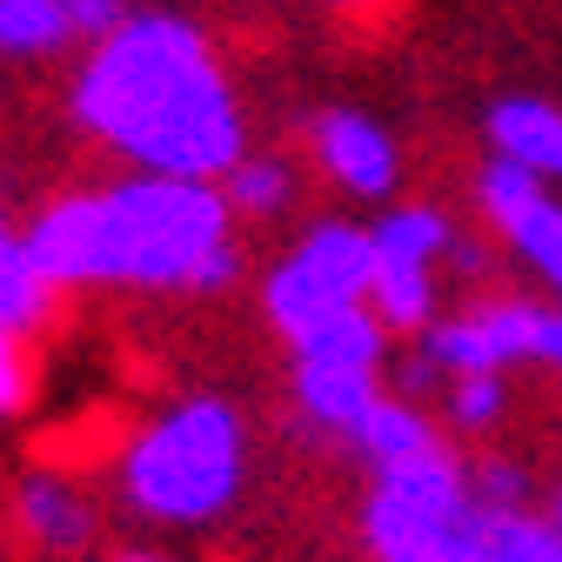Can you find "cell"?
<instances>
[{"instance_id":"1","label":"cell","mask_w":562,"mask_h":562,"mask_svg":"<svg viewBox=\"0 0 562 562\" xmlns=\"http://www.w3.org/2000/svg\"><path fill=\"white\" fill-rule=\"evenodd\" d=\"M75 121L140 175L222 181L241 161V108L181 14H134L75 75Z\"/></svg>"},{"instance_id":"2","label":"cell","mask_w":562,"mask_h":562,"mask_svg":"<svg viewBox=\"0 0 562 562\" xmlns=\"http://www.w3.org/2000/svg\"><path fill=\"white\" fill-rule=\"evenodd\" d=\"M47 289H222L235 274L228 201L215 181L127 175L94 194H67L21 235Z\"/></svg>"},{"instance_id":"3","label":"cell","mask_w":562,"mask_h":562,"mask_svg":"<svg viewBox=\"0 0 562 562\" xmlns=\"http://www.w3.org/2000/svg\"><path fill=\"white\" fill-rule=\"evenodd\" d=\"M241 475V422L222 402H181L155 429H140L121 482L134 509L161 522H201L235 496Z\"/></svg>"},{"instance_id":"4","label":"cell","mask_w":562,"mask_h":562,"mask_svg":"<svg viewBox=\"0 0 562 562\" xmlns=\"http://www.w3.org/2000/svg\"><path fill=\"white\" fill-rule=\"evenodd\" d=\"M369 274H375V241L369 228L348 222H322L308 228V241L268 274V315L274 328L302 341L315 328H328L348 308H369Z\"/></svg>"},{"instance_id":"5","label":"cell","mask_w":562,"mask_h":562,"mask_svg":"<svg viewBox=\"0 0 562 562\" xmlns=\"http://www.w3.org/2000/svg\"><path fill=\"white\" fill-rule=\"evenodd\" d=\"M549 335V308L536 302H482L456 322L429 328V369H456V375H503L522 356H542Z\"/></svg>"},{"instance_id":"6","label":"cell","mask_w":562,"mask_h":562,"mask_svg":"<svg viewBox=\"0 0 562 562\" xmlns=\"http://www.w3.org/2000/svg\"><path fill=\"white\" fill-rule=\"evenodd\" d=\"M482 207H488V222L503 228V241L549 281V289L562 295V207L549 201V188L509 161H488L482 181H475Z\"/></svg>"},{"instance_id":"7","label":"cell","mask_w":562,"mask_h":562,"mask_svg":"<svg viewBox=\"0 0 562 562\" xmlns=\"http://www.w3.org/2000/svg\"><path fill=\"white\" fill-rule=\"evenodd\" d=\"M315 155H322L328 181L348 188V194H362V201L395 194L402 155H395L389 127L369 121V114H356V108H328V114H315Z\"/></svg>"},{"instance_id":"8","label":"cell","mask_w":562,"mask_h":562,"mask_svg":"<svg viewBox=\"0 0 562 562\" xmlns=\"http://www.w3.org/2000/svg\"><path fill=\"white\" fill-rule=\"evenodd\" d=\"M488 148H496V161H509L536 181H562V108L529 101V94L496 101L488 108Z\"/></svg>"},{"instance_id":"9","label":"cell","mask_w":562,"mask_h":562,"mask_svg":"<svg viewBox=\"0 0 562 562\" xmlns=\"http://www.w3.org/2000/svg\"><path fill=\"white\" fill-rule=\"evenodd\" d=\"M14 516L27 529V542L41 549H81L94 536V509L81 496V482H54V475H27L21 496H14Z\"/></svg>"},{"instance_id":"10","label":"cell","mask_w":562,"mask_h":562,"mask_svg":"<svg viewBox=\"0 0 562 562\" xmlns=\"http://www.w3.org/2000/svg\"><path fill=\"white\" fill-rule=\"evenodd\" d=\"M54 295H60V289H47V281L34 274L21 235L8 228V215H0V328L34 335V328L54 315Z\"/></svg>"},{"instance_id":"11","label":"cell","mask_w":562,"mask_h":562,"mask_svg":"<svg viewBox=\"0 0 562 562\" xmlns=\"http://www.w3.org/2000/svg\"><path fill=\"white\" fill-rule=\"evenodd\" d=\"M222 201L228 215H281V207H295V168L289 161H268V155H241L228 175H222Z\"/></svg>"},{"instance_id":"12","label":"cell","mask_w":562,"mask_h":562,"mask_svg":"<svg viewBox=\"0 0 562 562\" xmlns=\"http://www.w3.org/2000/svg\"><path fill=\"white\" fill-rule=\"evenodd\" d=\"M75 41L67 0H0V54L27 60V54H54Z\"/></svg>"},{"instance_id":"13","label":"cell","mask_w":562,"mask_h":562,"mask_svg":"<svg viewBox=\"0 0 562 562\" xmlns=\"http://www.w3.org/2000/svg\"><path fill=\"white\" fill-rule=\"evenodd\" d=\"M34 395V335L0 328V422L21 415Z\"/></svg>"},{"instance_id":"14","label":"cell","mask_w":562,"mask_h":562,"mask_svg":"<svg viewBox=\"0 0 562 562\" xmlns=\"http://www.w3.org/2000/svg\"><path fill=\"white\" fill-rule=\"evenodd\" d=\"M503 402H509L503 375H456L449 382V415L462 422V429H488V422L503 415Z\"/></svg>"},{"instance_id":"15","label":"cell","mask_w":562,"mask_h":562,"mask_svg":"<svg viewBox=\"0 0 562 562\" xmlns=\"http://www.w3.org/2000/svg\"><path fill=\"white\" fill-rule=\"evenodd\" d=\"M67 21H75V41H108V34H121L127 21H134V8L127 0H67Z\"/></svg>"},{"instance_id":"16","label":"cell","mask_w":562,"mask_h":562,"mask_svg":"<svg viewBox=\"0 0 562 562\" xmlns=\"http://www.w3.org/2000/svg\"><path fill=\"white\" fill-rule=\"evenodd\" d=\"M542 356L562 369V315H549V335H542Z\"/></svg>"},{"instance_id":"17","label":"cell","mask_w":562,"mask_h":562,"mask_svg":"<svg viewBox=\"0 0 562 562\" xmlns=\"http://www.w3.org/2000/svg\"><path fill=\"white\" fill-rule=\"evenodd\" d=\"M201 562H255V555H241V549H201Z\"/></svg>"},{"instance_id":"18","label":"cell","mask_w":562,"mask_h":562,"mask_svg":"<svg viewBox=\"0 0 562 562\" xmlns=\"http://www.w3.org/2000/svg\"><path fill=\"white\" fill-rule=\"evenodd\" d=\"M114 562H168V555H155V549H121Z\"/></svg>"},{"instance_id":"19","label":"cell","mask_w":562,"mask_h":562,"mask_svg":"<svg viewBox=\"0 0 562 562\" xmlns=\"http://www.w3.org/2000/svg\"><path fill=\"white\" fill-rule=\"evenodd\" d=\"M335 8H356V0H335Z\"/></svg>"}]
</instances>
